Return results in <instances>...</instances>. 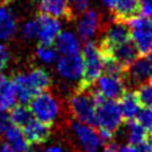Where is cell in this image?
I'll use <instances>...</instances> for the list:
<instances>
[{"instance_id":"obj_1","label":"cell","mask_w":152,"mask_h":152,"mask_svg":"<svg viewBox=\"0 0 152 152\" xmlns=\"http://www.w3.org/2000/svg\"><path fill=\"white\" fill-rule=\"evenodd\" d=\"M95 99L94 86L88 88L77 87L69 99V109L75 120L94 125L95 124Z\"/></svg>"},{"instance_id":"obj_2","label":"cell","mask_w":152,"mask_h":152,"mask_svg":"<svg viewBox=\"0 0 152 152\" xmlns=\"http://www.w3.org/2000/svg\"><path fill=\"white\" fill-rule=\"evenodd\" d=\"M81 56L83 59V74L78 87L88 88L94 86L95 81L103 71V56L99 45H96L93 40L86 42Z\"/></svg>"},{"instance_id":"obj_3","label":"cell","mask_w":152,"mask_h":152,"mask_svg":"<svg viewBox=\"0 0 152 152\" xmlns=\"http://www.w3.org/2000/svg\"><path fill=\"white\" fill-rule=\"evenodd\" d=\"M32 116L49 126L53 125L61 114V102L50 91H40L30 100Z\"/></svg>"},{"instance_id":"obj_4","label":"cell","mask_w":152,"mask_h":152,"mask_svg":"<svg viewBox=\"0 0 152 152\" xmlns=\"http://www.w3.org/2000/svg\"><path fill=\"white\" fill-rule=\"evenodd\" d=\"M124 116L119 103L115 100L103 99L95 108V124L99 128L108 131L113 134L121 127Z\"/></svg>"},{"instance_id":"obj_5","label":"cell","mask_w":152,"mask_h":152,"mask_svg":"<svg viewBox=\"0 0 152 152\" xmlns=\"http://www.w3.org/2000/svg\"><path fill=\"white\" fill-rule=\"evenodd\" d=\"M127 25L131 31V39L133 40L139 55H148L152 52V34L148 30L150 18L137 14L129 18Z\"/></svg>"},{"instance_id":"obj_6","label":"cell","mask_w":152,"mask_h":152,"mask_svg":"<svg viewBox=\"0 0 152 152\" xmlns=\"http://www.w3.org/2000/svg\"><path fill=\"white\" fill-rule=\"evenodd\" d=\"M150 78H152V62L147 55L138 56L124 72L125 83L128 86L139 87Z\"/></svg>"},{"instance_id":"obj_7","label":"cell","mask_w":152,"mask_h":152,"mask_svg":"<svg viewBox=\"0 0 152 152\" xmlns=\"http://www.w3.org/2000/svg\"><path fill=\"white\" fill-rule=\"evenodd\" d=\"M131 39V31L125 21L112 19L109 24L103 27L102 38L100 43V50L102 52L109 50L112 46Z\"/></svg>"},{"instance_id":"obj_8","label":"cell","mask_w":152,"mask_h":152,"mask_svg":"<svg viewBox=\"0 0 152 152\" xmlns=\"http://www.w3.org/2000/svg\"><path fill=\"white\" fill-rule=\"evenodd\" d=\"M71 129L84 152H97L101 146V139L93 125L74 120L71 121Z\"/></svg>"},{"instance_id":"obj_9","label":"cell","mask_w":152,"mask_h":152,"mask_svg":"<svg viewBox=\"0 0 152 152\" xmlns=\"http://www.w3.org/2000/svg\"><path fill=\"white\" fill-rule=\"evenodd\" d=\"M95 89L107 100H119L126 90V83L122 76H113L108 74H101L95 81Z\"/></svg>"},{"instance_id":"obj_10","label":"cell","mask_w":152,"mask_h":152,"mask_svg":"<svg viewBox=\"0 0 152 152\" xmlns=\"http://www.w3.org/2000/svg\"><path fill=\"white\" fill-rule=\"evenodd\" d=\"M57 74L68 81H78L83 74V59L82 56L77 53L63 55L57 59Z\"/></svg>"},{"instance_id":"obj_11","label":"cell","mask_w":152,"mask_h":152,"mask_svg":"<svg viewBox=\"0 0 152 152\" xmlns=\"http://www.w3.org/2000/svg\"><path fill=\"white\" fill-rule=\"evenodd\" d=\"M101 17L95 10H86L81 13L77 24V33L81 40L90 42L101 31Z\"/></svg>"},{"instance_id":"obj_12","label":"cell","mask_w":152,"mask_h":152,"mask_svg":"<svg viewBox=\"0 0 152 152\" xmlns=\"http://www.w3.org/2000/svg\"><path fill=\"white\" fill-rule=\"evenodd\" d=\"M38 23V39L40 44L45 45H51L57 34L61 32V23L58 18L51 17L45 13H40L37 18Z\"/></svg>"},{"instance_id":"obj_13","label":"cell","mask_w":152,"mask_h":152,"mask_svg":"<svg viewBox=\"0 0 152 152\" xmlns=\"http://www.w3.org/2000/svg\"><path fill=\"white\" fill-rule=\"evenodd\" d=\"M102 52V51H101ZM104 56H109L113 59H115L124 69H126L137 57H138V50L133 43L132 39H128L126 42H122L120 44H116L112 46L109 50L102 52Z\"/></svg>"},{"instance_id":"obj_14","label":"cell","mask_w":152,"mask_h":152,"mask_svg":"<svg viewBox=\"0 0 152 152\" xmlns=\"http://www.w3.org/2000/svg\"><path fill=\"white\" fill-rule=\"evenodd\" d=\"M23 133L30 145H36V144H43L45 142L51 133L50 126L32 118L25 126L21 127Z\"/></svg>"},{"instance_id":"obj_15","label":"cell","mask_w":152,"mask_h":152,"mask_svg":"<svg viewBox=\"0 0 152 152\" xmlns=\"http://www.w3.org/2000/svg\"><path fill=\"white\" fill-rule=\"evenodd\" d=\"M25 80L33 95L46 90L51 86V77L49 72L42 68H36L28 72H25Z\"/></svg>"},{"instance_id":"obj_16","label":"cell","mask_w":152,"mask_h":152,"mask_svg":"<svg viewBox=\"0 0 152 152\" xmlns=\"http://www.w3.org/2000/svg\"><path fill=\"white\" fill-rule=\"evenodd\" d=\"M140 0H114L112 18L120 21H127L129 18L139 14Z\"/></svg>"},{"instance_id":"obj_17","label":"cell","mask_w":152,"mask_h":152,"mask_svg":"<svg viewBox=\"0 0 152 152\" xmlns=\"http://www.w3.org/2000/svg\"><path fill=\"white\" fill-rule=\"evenodd\" d=\"M118 103L121 109L124 119H127V120L135 119L139 110L141 109V104L138 100L137 93L132 90H125V93L120 96Z\"/></svg>"},{"instance_id":"obj_18","label":"cell","mask_w":152,"mask_h":152,"mask_svg":"<svg viewBox=\"0 0 152 152\" xmlns=\"http://www.w3.org/2000/svg\"><path fill=\"white\" fill-rule=\"evenodd\" d=\"M39 11L55 18L71 19L69 0H39Z\"/></svg>"},{"instance_id":"obj_19","label":"cell","mask_w":152,"mask_h":152,"mask_svg":"<svg viewBox=\"0 0 152 152\" xmlns=\"http://www.w3.org/2000/svg\"><path fill=\"white\" fill-rule=\"evenodd\" d=\"M17 103V94L12 80L0 75V110L7 112Z\"/></svg>"},{"instance_id":"obj_20","label":"cell","mask_w":152,"mask_h":152,"mask_svg":"<svg viewBox=\"0 0 152 152\" xmlns=\"http://www.w3.org/2000/svg\"><path fill=\"white\" fill-rule=\"evenodd\" d=\"M56 50L62 55H71L77 53L80 51V39L78 37L70 32V31H63L59 32L56 37Z\"/></svg>"},{"instance_id":"obj_21","label":"cell","mask_w":152,"mask_h":152,"mask_svg":"<svg viewBox=\"0 0 152 152\" xmlns=\"http://www.w3.org/2000/svg\"><path fill=\"white\" fill-rule=\"evenodd\" d=\"M18 28L17 19L13 14V12L6 7H0V39L1 40H8L12 37H14Z\"/></svg>"},{"instance_id":"obj_22","label":"cell","mask_w":152,"mask_h":152,"mask_svg":"<svg viewBox=\"0 0 152 152\" xmlns=\"http://www.w3.org/2000/svg\"><path fill=\"white\" fill-rule=\"evenodd\" d=\"M6 142L15 151V152H26L28 151L30 144L27 142L21 127H18L15 125H12L5 133Z\"/></svg>"},{"instance_id":"obj_23","label":"cell","mask_w":152,"mask_h":152,"mask_svg":"<svg viewBox=\"0 0 152 152\" xmlns=\"http://www.w3.org/2000/svg\"><path fill=\"white\" fill-rule=\"evenodd\" d=\"M126 135H127V141L129 144H138V142L146 141L148 133L137 119H132V120H128L127 122Z\"/></svg>"},{"instance_id":"obj_24","label":"cell","mask_w":152,"mask_h":152,"mask_svg":"<svg viewBox=\"0 0 152 152\" xmlns=\"http://www.w3.org/2000/svg\"><path fill=\"white\" fill-rule=\"evenodd\" d=\"M10 118H11V121L13 125L18 126V127H23L25 126L33 116H32V113L30 110V108L24 104V103H20V104H15L14 107H12L10 109Z\"/></svg>"},{"instance_id":"obj_25","label":"cell","mask_w":152,"mask_h":152,"mask_svg":"<svg viewBox=\"0 0 152 152\" xmlns=\"http://www.w3.org/2000/svg\"><path fill=\"white\" fill-rule=\"evenodd\" d=\"M135 93L141 107H152V78L140 84Z\"/></svg>"},{"instance_id":"obj_26","label":"cell","mask_w":152,"mask_h":152,"mask_svg":"<svg viewBox=\"0 0 152 152\" xmlns=\"http://www.w3.org/2000/svg\"><path fill=\"white\" fill-rule=\"evenodd\" d=\"M37 57L46 64L53 63L58 59V51L52 48L51 45H45V44H39V46L37 48Z\"/></svg>"},{"instance_id":"obj_27","label":"cell","mask_w":152,"mask_h":152,"mask_svg":"<svg viewBox=\"0 0 152 152\" xmlns=\"http://www.w3.org/2000/svg\"><path fill=\"white\" fill-rule=\"evenodd\" d=\"M147 131V133H152V108L151 107H142L137 118H135Z\"/></svg>"},{"instance_id":"obj_28","label":"cell","mask_w":152,"mask_h":152,"mask_svg":"<svg viewBox=\"0 0 152 152\" xmlns=\"http://www.w3.org/2000/svg\"><path fill=\"white\" fill-rule=\"evenodd\" d=\"M21 34L25 39H34L38 34V23L37 19H31L26 21L21 27Z\"/></svg>"},{"instance_id":"obj_29","label":"cell","mask_w":152,"mask_h":152,"mask_svg":"<svg viewBox=\"0 0 152 152\" xmlns=\"http://www.w3.org/2000/svg\"><path fill=\"white\" fill-rule=\"evenodd\" d=\"M89 0H69V11L71 18L80 15L88 7Z\"/></svg>"},{"instance_id":"obj_30","label":"cell","mask_w":152,"mask_h":152,"mask_svg":"<svg viewBox=\"0 0 152 152\" xmlns=\"http://www.w3.org/2000/svg\"><path fill=\"white\" fill-rule=\"evenodd\" d=\"M102 152H129V151H128L127 145L119 144L114 140H110V141L104 144V147H103Z\"/></svg>"},{"instance_id":"obj_31","label":"cell","mask_w":152,"mask_h":152,"mask_svg":"<svg viewBox=\"0 0 152 152\" xmlns=\"http://www.w3.org/2000/svg\"><path fill=\"white\" fill-rule=\"evenodd\" d=\"M12 121H11V118L10 115L4 112V110H0V133L4 134L11 126H12Z\"/></svg>"},{"instance_id":"obj_32","label":"cell","mask_w":152,"mask_h":152,"mask_svg":"<svg viewBox=\"0 0 152 152\" xmlns=\"http://www.w3.org/2000/svg\"><path fill=\"white\" fill-rule=\"evenodd\" d=\"M139 14L144 17H152V0H140Z\"/></svg>"},{"instance_id":"obj_33","label":"cell","mask_w":152,"mask_h":152,"mask_svg":"<svg viewBox=\"0 0 152 152\" xmlns=\"http://www.w3.org/2000/svg\"><path fill=\"white\" fill-rule=\"evenodd\" d=\"M8 61H10V51L4 44H0V71L7 66Z\"/></svg>"},{"instance_id":"obj_34","label":"cell","mask_w":152,"mask_h":152,"mask_svg":"<svg viewBox=\"0 0 152 152\" xmlns=\"http://www.w3.org/2000/svg\"><path fill=\"white\" fill-rule=\"evenodd\" d=\"M128 151L129 152H152L146 141L138 142V144H129L128 145Z\"/></svg>"},{"instance_id":"obj_35","label":"cell","mask_w":152,"mask_h":152,"mask_svg":"<svg viewBox=\"0 0 152 152\" xmlns=\"http://www.w3.org/2000/svg\"><path fill=\"white\" fill-rule=\"evenodd\" d=\"M43 152H63V147H62L61 145L55 144V145H50V146H48Z\"/></svg>"},{"instance_id":"obj_36","label":"cell","mask_w":152,"mask_h":152,"mask_svg":"<svg viewBox=\"0 0 152 152\" xmlns=\"http://www.w3.org/2000/svg\"><path fill=\"white\" fill-rule=\"evenodd\" d=\"M0 152H15L7 142H4V144H1V146H0Z\"/></svg>"},{"instance_id":"obj_37","label":"cell","mask_w":152,"mask_h":152,"mask_svg":"<svg viewBox=\"0 0 152 152\" xmlns=\"http://www.w3.org/2000/svg\"><path fill=\"white\" fill-rule=\"evenodd\" d=\"M146 140H147V144H148V146H150V148L152 151V133H150V135H147Z\"/></svg>"},{"instance_id":"obj_38","label":"cell","mask_w":152,"mask_h":152,"mask_svg":"<svg viewBox=\"0 0 152 152\" xmlns=\"http://www.w3.org/2000/svg\"><path fill=\"white\" fill-rule=\"evenodd\" d=\"M148 30H150V32H151V34H152V17H150V23H148Z\"/></svg>"},{"instance_id":"obj_39","label":"cell","mask_w":152,"mask_h":152,"mask_svg":"<svg viewBox=\"0 0 152 152\" xmlns=\"http://www.w3.org/2000/svg\"><path fill=\"white\" fill-rule=\"evenodd\" d=\"M5 4H8V2H11V1H13V0H2Z\"/></svg>"},{"instance_id":"obj_40","label":"cell","mask_w":152,"mask_h":152,"mask_svg":"<svg viewBox=\"0 0 152 152\" xmlns=\"http://www.w3.org/2000/svg\"><path fill=\"white\" fill-rule=\"evenodd\" d=\"M26 152H36V151H26Z\"/></svg>"},{"instance_id":"obj_41","label":"cell","mask_w":152,"mask_h":152,"mask_svg":"<svg viewBox=\"0 0 152 152\" xmlns=\"http://www.w3.org/2000/svg\"><path fill=\"white\" fill-rule=\"evenodd\" d=\"M75 152H82V151H75ZM83 152H84V151H83Z\"/></svg>"},{"instance_id":"obj_42","label":"cell","mask_w":152,"mask_h":152,"mask_svg":"<svg viewBox=\"0 0 152 152\" xmlns=\"http://www.w3.org/2000/svg\"><path fill=\"white\" fill-rule=\"evenodd\" d=\"M1 1H2V0H0V2H1Z\"/></svg>"}]
</instances>
